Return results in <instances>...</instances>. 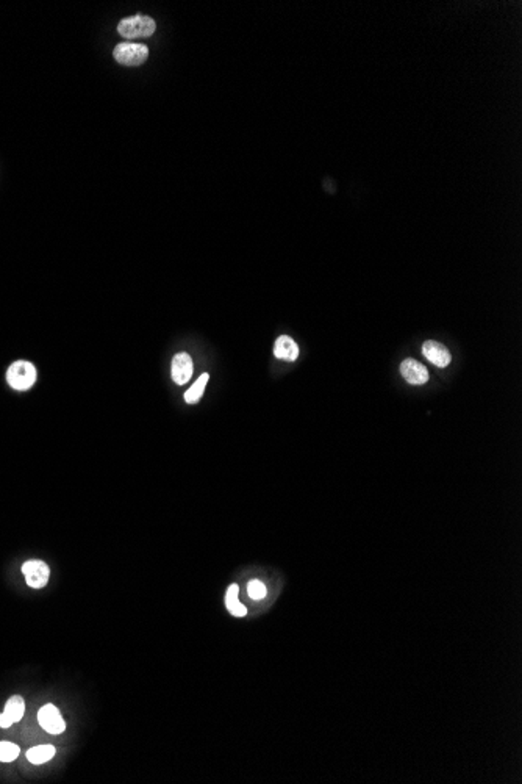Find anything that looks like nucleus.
I'll use <instances>...</instances> for the list:
<instances>
[{
	"label": "nucleus",
	"mask_w": 522,
	"mask_h": 784,
	"mask_svg": "<svg viewBox=\"0 0 522 784\" xmlns=\"http://www.w3.org/2000/svg\"><path fill=\"white\" fill-rule=\"evenodd\" d=\"M38 373L33 363L27 360H18L11 363L7 371V382L11 389L18 391L30 390L36 382Z\"/></svg>",
	"instance_id": "f257e3e1"
},
{
	"label": "nucleus",
	"mask_w": 522,
	"mask_h": 784,
	"mask_svg": "<svg viewBox=\"0 0 522 784\" xmlns=\"http://www.w3.org/2000/svg\"><path fill=\"white\" fill-rule=\"evenodd\" d=\"M156 30L155 21L150 16H130V18L122 19L117 24V32L119 35L126 39H137V38H149L152 36Z\"/></svg>",
	"instance_id": "f03ea898"
},
{
	"label": "nucleus",
	"mask_w": 522,
	"mask_h": 784,
	"mask_svg": "<svg viewBox=\"0 0 522 784\" xmlns=\"http://www.w3.org/2000/svg\"><path fill=\"white\" fill-rule=\"evenodd\" d=\"M115 60L123 66H139L149 57L147 46L139 43H119L113 50Z\"/></svg>",
	"instance_id": "7ed1b4c3"
},
{
	"label": "nucleus",
	"mask_w": 522,
	"mask_h": 784,
	"mask_svg": "<svg viewBox=\"0 0 522 784\" xmlns=\"http://www.w3.org/2000/svg\"><path fill=\"white\" fill-rule=\"evenodd\" d=\"M22 573L25 576L27 584L32 589H43L47 586L50 578V568L46 562L38 561V559H32L22 565Z\"/></svg>",
	"instance_id": "20e7f679"
},
{
	"label": "nucleus",
	"mask_w": 522,
	"mask_h": 784,
	"mask_svg": "<svg viewBox=\"0 0 522 784\" xmlns=\"http://www.w3.org/2000/svg\"><path fill=\"white\" fill-rule=\"evenodd\" d=\"M38 722L43 726V730L50 733V735H61L66 730V722L61 717L58 708L50 703L44 704L38 711Z\"/></svg>",
	"instance_id": "39448f33"
},
{
	"label": "nucleus",
	"mask_w": 522,
	"mask_h": 784,
	"mask_svg": "<svg viewBox=\"0 0 522 784\" xmlns=\"http://www.w3.org/2000/svg\"><path fill=\"white\" fill-rule=\"evenodd\" d=\"M193 371H194L193 358H191L189 354H187V352H178L177 356H174L172 368H171V376L174 382L177 385H185L191 379V376H193Z\"/></svg>",
	"instance_id": "423d86ee"
},
{
	"label": "nucleus",
	"mask_w": 522,
	"mask_h": 784,
	"mask_svg": "<svg viewBox=\"0 0 522 784\" xmlns=\"http://www.w3.org/2000/svg\"><path fill=\"white\" fill-rule=\"evenodd\" d=\"M423 356L427 358L431 365H435L438 368L449 367L451 365V360H452L451 352H449L446 346L442 343H438V341H434V340L425 341V343L423 345Z\"/></svg>",
	"instance_id": "0eeeda50"
},
{
	"label": "nucleus",
	"mask_w": 522,
	"mask_h": 784,
	"mask_svg": "<svg viewBox=\"0 0 522 784\" xmlns=\"http://www.w3.org/2000/svg\"><path fill=\"white\" fill-rule=\"evenodd\" d=\"M401 374L412 385H424L429 380L427 368L412 357L405 358L401 363Z\"/></svg>",
	"instance_id": "6e6552de"
},
{
	"label": "nucleus",
	"mask_w": 522,
	"mask_h": 784,
	"mask_svg": "<svg viewBox=\"0 0 522 784\" xmlns=\"http://www.w3.org/2000/svg\"><path fill=\"white\" fill-rule=\"evenodd\" d=\"M274 356L280 360L294 362L299 357V346L288 335H280L276 340V345H274Z\"/></svg>",
	"instance_id": "1a4fd4ad"
},
{
	"label": "nucleus",
	"mask_w": 522,
	"mask_h": 784,
	"mask_svg": "<svg viewBox=\"0 0 522 784\" xmlns=\"http://www.w3.org/2000/svg\"><path fill=\"white\" fill-rule=\"evenodd\" d=\"M226 604H227V609L228 612L235 615V617H244L247 614V609L246 606H243L239 601V587L238 584H232L228 587V590L226 593Z\"/></svg>",
	"instance_id": "9d476101"
},
{
	"label": "nucleus",
	"mask_w": 522,
	"mask_h": 784,
	"mask_svg": "<svg viewBox=\"0 0 522 784\" xmlns=\"http://www.w3.org/2000/svg\"><path fill=\"white\" fill-rule=\"evenodd\" d=\"M24 713H25V702L21 695H13L8 700L7 704H5L3 714L7 715L13 724H18L22 717H24Z\"/></svg>",
	"instance_id": "9b49d317"
},
{
	"label": "nucleus",
	"mask_w": 522,
	"mask_h": 784,
	"mask_svg": "<svg viewBox=\"0 0 522 784\" xmlns=\"http://www.w3.org/2000/svg\"><path fill=\"white\" fill-rule=\"evenodd\" d=\"M55 756V747L54 746H39V747H33L30 748L29 752H27V759L30 761L32 764L39 765V764H44L50 761Z\"/></svg>",
	"instance_id": "f8f14e48"
},
{
	"label": "nucleus",
	"mask_w": 522,
	"mask_h": 784,
	"mask_svg": "<svg viewBox=\"0 0 522 784\" xmlns=\"http://www.w3.org/2000/svg\"><path fill=\"white\" fill-rule=\"evenodd\" d=\"M209 379H210L209 373H204V374H200L199 379L195 380L193 385H191L187 393H185V401H187L188 404H195V402L200 401V397H202V395H204Z\"/></svg>",
	"instance_id": "ddd939ff"
},
{
	"label": "nucleus",
	"mask_w": 522,
	"mask_h": 784,
	"mask_svg": "<svg viewBox=\"0 0 522 784\" xmlns=\"http://www.w3.org/2000/svg\"><path fill=\"white\" fill-rule=\"evenodd\" d=\"M21 753V748L13 742L2 741L0 742V763H11L18 758Z\"/></svg>",
	"instance_id": "4468645a"
},
{
	"label": "nucleus",
	"mask_w": 522,
	"mask_h": 784,
	"mask_svg": "<svg viewBox=\"0 0 522 784\" xmlns=\"http://www.w3.org/2000/svg\"><path fill=\"white\" fill-rule=\"evenodd\" d=\"M266 592H268L266 586L258 579H252L249 584H247V593H249L252 600H263V598L266 597Z\"/></svg>",
	"instance_id": "2eb2a0df"
},
{
	"label": "nucleus",
	"mask_w": 522,
	"mask_h": 784,
	"mask_svg": "<svg viewBox=\"0 0 522 784\" xmlns=\"http://www.w3.org/2000/svg\"><path fill=\"white\" fill-rule=\"evenodd\" d=\"M11 725H13V722H11V720L8 719V717L5 715L3 713L0 714V726H2V728H10Z\"/></svg>",
	"instance_id": "dca6fc26"
}]
</instances>
